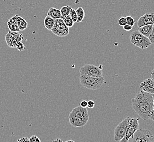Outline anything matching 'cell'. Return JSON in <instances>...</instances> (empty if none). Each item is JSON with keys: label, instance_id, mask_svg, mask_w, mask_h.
Wrapping results in <instances>:
<instances>
[{"label": "cell", "instance_id": "6da1fadb", "mask_svg": "<svg viewBox=\"0 0 154 142\" xmlns=\"http://www.w3.org/2000/svg\"><path fill=\"white\" fill-rule=\"evenodd\" d=\"M131 103L133 109L139 117L144 120L150 119L154 109L152 94L142 90L132 99Z\"/></svg>", "mask_w": 154, "mask_h": 142}, {"label": "cell", "instance_id": "7a4b0ae2", "mask_svg": "<svg viewBox=\"0 0 154 142\" xmlns=\"http://www.w3.org/2000/svg\"><path fill=\"white\" fill-rule=\"evenodd\" d=\"M80 82L82 87L93 90L99 89L105 83V79L103 77H89L82 75L80 77Z\"/></svg>", "mask_w": 154, "mask_h": 142}, {"label": "cell", "instance_id": "3957f363", "mask_svg": "<svg viewBox=\"0 0 154 142\" xmlns=\"http://www.w3.org/2000/svg\"><path fill=\"white\" fill-rule=\"evenodd\" d=\"M130 40L131 43L142 50L148 48L151 44L148 37L143 35L139 31H133L131 34Z\"/></svg>", "mask_w": 154, "mask_h": 142}, {"label": "cell", "instance_id": "277c9868", "mask_svg": "<svg viewBox=\"0 0 154 142\" xmlns=\"http://www.w3.org/2000/svg\"><path fill=\"white\" fill-rule=\"evenodd\" d=\"M102 65L99 66L95 65L86 64L81 67L80 73L82 76L89 77H103Z\"/></svg>", "mask_w": 154, "mask_h": 142}, {"label": "cell", "instance_id": "5b68a950", "mask_svg": "<svg viewBox=\"0 0 154 142\" xmlns=\"http://www.w3.org/2000/svg\"><path fill=\"white\" fill-rule=\"evenodd\" d=\"M127 142H154V134L149 130L138 129Z\"/></svg>", "mask_w": 154, "mask_h": 142}, {"label": "cell", "instance_id": "8992f818", "mask_svg": "<svg viewBox=\"0 0 154 142\" xmlns=\"http://www.w3.org/2000/svg\"><path fill=\"white\" fill-rule=\"evenodd\" d=\"M51 31L58 37H65L69 34V28L65 25L62 19L54 20V26Z\"/></svg>", "mask_w": 154, "mask_h": 142}, {"label": "cell", "instance_id": "52a82bcc", "mask_svg": "<svg viewBox=\"0 0 154 142\" xmlns=\"http://www.w3.org/2000/svg\"><path fill=\"white\" fill-rule=\"evenodd\" d=\"M131 117H127L116 127L114 130V139L115 141H120L125 135L127 127L130 123Z\"/></svg>", "mask_w": 154, "mask_h": 142}, {"label": "cell", "instance_id": "ba28073f", "mask_svg": "<svg viewBox=\"0 0 154 142\" xmlns=\"http://www.w3.org/2000/svg\"><path fill=\"white\" fill-rule=\"evenodd\" d=\"M24 37L19 32L9 31L6 35V42L10 48H16L17 46L22 42Z\"/></svg>", "mask_w": 154, "mask_h": 142}, {"label": "cell", "instance_id": "9c48e42d", "mask_svg": "<svg viewBox=\"0 0 154 142\" xmlns=\"http://www.w3.org/2000/svg\"><path fill=\"white\" fill-rule=\"evenodd\" d=\"M139 119L131 118L130 123L127 127L125 135L120 142H127L136 131L139 129Z\"/></svg>", "mask_w": 154, "mask_h": 142}, {"label": "cell", "instance_id": "30bf717a", "mask_svg": "<svg viewBox=\"0 0 154 142\" xmlns=\"http://www.w3.org/2000/svg\"><path fill=\"white\" fill-rule=\"evenodd\" d=\"M154 13H146L144 15L140 16L137 21L138 28L143 26L154 25Z\"/></svg>", "mask_w": 154, "mask_h": 142}, {"label": "cell", "instance_id": "8fae6325", "mask_svg": "<svg viewBox=\"0 0 154 142\" xmlns=\"http://www.w3.org/2000/svg\"><path fill=\"white\" fill-rule=\"evenodd\" d=\"M139 88L144 92L154 94V80L152 78L143 80L139 85Z\"/></svg>", "mask_w": 154, "mask_h": 142}, {"label": "cell", "instance_id": "7c38bea8", "mask_svg": "<svg viewBox=\"0 0 154 142\" xmlns=\"http://www.w3.org/2000/svg\"><path fill=\"white\" fill-rule=\"evenodd\" d=\"M69 120L70 124H71L72 126L74 127H83L85 126L89 119L69 115Z\"/></svg>", "mask_w": 154, "mask_h": 142}, {"label": "cell", "instance_id": "4fadbf2b", "mask_svg": "<svg viewBox=\"0 0 154 142\" xmlns=\"http://www.w3.org/2000/svg\"><path fill=\"white\" fill-rule=\"evenodd\" d=\"M69 115L89 119V115H88V110L86 108H83L81 107L80 105L74 108Z\"/></svg>", "mask_w": 154, "mask_h": 142}, {"label": "cell", "instance_id": "5bb4252c", "mask_svg": "<svg viewBox=\"0 0 154 142\" xmlns=\"http://www.w3.org/2000/svg\"><path fill=\"white\" fill-rule=\"evenodd\" d=\"M13 16L16 19L17 24L20 31L25 30L26 28H28V22L24 19L22 18V16H18L17 14Z\"/></svg>", "mask_w": 154, "mask_h": 142}, {"label": "cell", "instance_id": "9a60e30c", "mask_svg": "<svg viewBox=\"0 0 154 142\" xmlns=\"http://www.w3.org/2000/svg\"><path fill=\"white\" fill-rule=\"evenodd\" d=\"M47 16L52 18L53 19H62V14L60 10L55 8H50L47 12Z\"/></svg>", "mask_w": 154, "mask_h": 142}, {"label": "cell", "instance_id": "2e32d148", "mask_svg": "<svg viewBox=\"0 0 154 142\" xmlns=\"http://www.w3.org/2000/svg\"><path fill=\"white\" fill-rule=\"evenodd\" d=\"M152 30V25H149L143 26L139 28L138 31L143 35H144L145 37H148L149 38V37H150V36L151 35Z\"/></svg>", "mask_w": 154, "mask_h": 142}, {"label": "cell", "instance_id": "e0dca14e", "mask_svg": "<svg viewBox=\"0 0 154 142\" xmlns=\"http://www.w3.org/2000/svg\"><path fill=\"white\" fill-rule=\"evenodd\" d=\"M7 26L9 28V31L14 32H19L20 31L17 24L16 19L13 16L9 19V20L7 21Z\"/></svg>", "mask_w": 154, "mask_h": 142}, {"label": "cell", "instance_id": "ac0fdd59", "mask_svg": "<svg viewBox=\"0 0 154 142\" xmlns=\"http://www.w3.org/2000/svg\"><path fill=\"white\" fill-rule=\"evenodd\" d=\"M54 24V19L47 16L44 20V25L45 27L48 30L51 31Z\"/></svg>", "mask_w": 154, "mask_h": 142}, {"label": "cell", "instance_id": "d6986e66", "mask_svg": "<svg viewBox=\"0 0 154 142\" xmlns=\"http://www.w3.org/2000/svg\"><path fill=\"white\" fill-rule=\"evenodd\" d=\"M71 8H72L71 7L69 6V5L62 7V8L60 9V11L61 13V14H62V19L65 18V17H66L67 16L70 14Z\"/></svg>", "mask_w": 154, "mask_h": 142}, {"label": "cell", "instance_id": "ffe728a7", "mask_svg": "<svg viewBox=\"0 0 154 142\" xmlns=\"http://www.w3.org/2000/svg\"><path fill=\"white\" fill-rule=\"evenodd\" d=\"M76 12L77 14V22L79 23L83 21V19L85 18V12L82 7H79L76 10Z\"/></svg>", "mask_w": 154, "mask_h": 142}, {"label": "cell", "instance_id": "44dd1931", "mask_svg": "<svg viewBox=\"0 0 154 142\" xmlns=\"http://www.w3.org/2000/svg\"><path fill=\"white\" fill-rule=\"evenodd\" d=\"M63 20L65 25L66 26H68V28H72L74 26L75 22H73L72 19H71L70 16H69V15L67 16L66 17H65V18L63 19Z\"/></svg>", "mask_w": 154, "mask_h": 142}, {"label": "cell", "instance_id": "7402d4cb", "mask_svg": "<svg viewBox=\"0 0 154 142\" xmlns=\"http://www.w3.org/2000/svg\"><path fill=\"white\" fill-rule=\"evenodd\" d=\"M69 16H70V17L72 19V20H73V22H77V14H76V10L75 9H73V8H71V11H70Z\"/></svg>", "mask_w": 154, "mask_h": 142}, {"label": "cell", "instance_id": "603a6c76", "mask_svg": "<svg viewBox=\"0 0 154 142\" xmlns=\"http://www.w3.org/2000/svg\"><path fill=\"white\" fill-rule=\"evenodd\" d=\"M127 20V24H128V25H131L132 26H133L134 24H135V20L133 18L132 16H128L126 17Z\"/></svg>", "mask_w": 154, "mask_h": 142}, {"label": "cell", "instance_id": "cb8c5ba5", "mask_svg": "<svg viewBox=\"0 0 154 142\" xmlns=\"http://www.w3.org/2000/svg\"><path fill=\"white\" fill-rule=\"evenodd\" d=\"M118 23L121 26H125L127 24V20L126 17H121L118 20Z\"/></svg>", "mask_w": 154, "mask_h": 142}, {"label": "cell", "instance_id": "d4e9b609", "mask_svg": "<svg viewBox=\"0 0 154 142\" xmlns=\"http://www.w3.org/2000/svg\"><path fill=\"white\" fill-rule=\"evenodd\" d=\"M29 142H41V140L37 136L35 135L29 138Z\"/></svg>", "mask_w": 154, "mask_h": 142}, {"label": "cell", "instance_id": "484cf974", "mask_svg": "<svg viewBox=\"0 0 154 142\" xmlns=\"http://www.w3.org/2000/svg\"><path fill=\"white\" fill-rule=\"evenodd\" d=\"M149 39L150 41L151 44H154V24L152 25V32L150 37H149Z\"/></svg>", "mask_w": 154, "mask_h": 142}, {"label": "cell", "instance_id": "4316f807", "mask_svg": "<svg viewBox=\"0 0 154 142\" xmlns=\"http://www.w3.org/2000/svg\"><path fill=\"white\" fill-rule=\"evenodd\" d=\"M95 106V103L93 100H89L87 101V107L89 109H92Z\"/></svg>", "mask_w": 154, "mask_h": 142}, {"label": "cell", "instance_id": "83f0119b", "mask_svg": "<svg viewBox=\"0 0 154 142\" xmlns=\"http://www.w3.org/2000/svg\"><path fill=\"white\" fill-rule=\"evenodd\" d=\"M16 48L19 51H23V50L25 49V46H24V45L23 44V43L21 42L17 46Z\"/></svg>", "mask_w": 154, "mask_h": 142}, {"label": "cell", "instance_id": "f1b7e54d", "mask_svg": "<svg viewBox=\"0 0 154 142\" xmlns=\"http://www.w3.org/2000/svg\"><path fill=\"white\" fill-rule=\"evenodd\" d=\"M123 29L125 30V31H131L132 30V29L133 26H131V25H128L127 24L126 25H125L123 26Z\"/></svg>", "mask_w": 154, "mask_h": 142}, {"label": "cell", "instance_id": "f546056e", "mask_svg": "<svg viewBox=\"0 0 154 142\" xmlns=\"http://www.w3.org/2000/svg\"><path fill=\"white\" fill-rule=\"evenodd\" d=\"M17 142H29V139L27 137H24L20 139H18Z\"/></svg>", "mask_w": 154, "mask_h": 142}, {"label": "cell", "instance_id": "4dcf8cb0", "mask_svg": "<svg viewBox=\"0 0 154 142\" xmlns=\"http://www.w3.org/2000/svg\"><path fill=\"white\" fill-rule=\"evenodd\" d=\"M80 105L83 108H86L87 107V101L86 100H82L80 102Z\"/></svg>", "mask_w": 154, "mask_h": 142}, {"label": "cell", "instance_id": "1f68e13d", "mask_svg": "<svg viewBox=\"0 0 154 142\" xmlns=\"http://www.w3.org/2000/svg\"><path fill=\"white\" fill-rule=\"evenodd\" d=\"M152 96H153V99H154V109H153V111H152V114H151V117H150V119H151L153 121H154V94H152Z\"/></svg>", "mask_w": 154, "mask_h": 142}, {"label": "cell", "instance_id": "d6a6232c", "mask_svg": "<svg viewBox=\"0 0 154 142\" xmlns=\"http://www.w3.org/2000/svg\"><path fill=\"white\" fill-rule=\"evenodd\" d=\"M52 142H63L62 140L60 138H57V139L53 140Z\"/></svg>", "mask_w": 154, "mask_h": 142}, {"label": "cell", "instance_id": "836d02e7", "mask_svg": "<svg viewBox=\"0 0 154 142\" xmlns=\"http://www.w3.org/2000/svg\"><path fill=\"white\" fill-rule=\"evenodd\" d=\"M151 77L154 80V68L151 72Z\"/></svg>", "mask_w": 154, "mask_h": 142}, {"label": "cell", "instance_id": "e575fe53", "mask_svg": "<svg viewBox=\"0 0 154 142\" xmlns=\"http://www.w3.org/2000/svg\"><path fill=\"white\" fill-rule=\"evenodd\" d=\"M65 142H75V141H74L73 140H68V141H66Z\"/></svg>", "mask_w": 154, "mask_h": 142}]
</instances>
